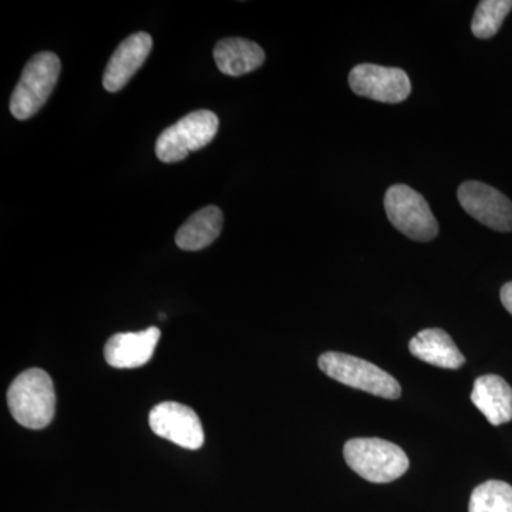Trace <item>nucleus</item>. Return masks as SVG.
Listing matches in <instances>:
<instances>
[{"label":"nucleus","instance_id":"nucleus-1","mask_svg":"<svg viewBox=\"0 0 512 512\" xmlns=\"http://www.w3.org/2000/svg\"><path fill=\"white\" fill-rule=\"evenodd\" d=\"M10 414L26 429H45L55 417L56 393L52 377L42 369L20 373L8 390Z\"/></svg>","mask_w":512,"mask_h":512},{"label":"nucleus","instance_id":"nucleus-2","mask_svg":"<svg viewBox=\"0 0 512 512\" xmlns=\"http://www.w3.org/2000/svg\"><path fill=\"white\" fill-rule=\"evenodd\" d=\"M346 464L366 481L387 484L404 476L410 461L403 448L376 437H357L343 448Z\"/></svg>","mask_w":512,"mask_h":512},{"label":"nucleus","instance_id":"nucleus-3","mask_svg":"<svg viewBox=\"0 0 512 512\" xmlns=\"http://www.w3.org/2000/svg\"><path fill=\"white\" fill-rule=\"evenodd\" d=\"M318 365L330 379L353 389L389 400L402 396V387L392 375L360 357L348 353L326 352L320 355Z\"/></svg>","mask_w":512,"mask_h":512},{"label":"nucleus","instance_id":"nucleus-4","mask_svg":"<svg viewBox=\"0 0 512 512\" xmlns=\"http://www.w3.org/2000/svg\"><path fill=\"white\" fill-rule=\"evenodd\" d=\"M62 63L52 52L33 56L23 69L18 86L10 97V111L18 120H29L45 106L59 80Z\"/></svg>","mask_w":512,"mask_h":512},{"label":"nucleus","instance_id":"nucleus-5","mask_svg":"<svg viewBox=\"0 0 512 512\" xmlns=\"http://www.w3.org/2000/svg\"><path fill=\"white\" fill-rule=\"evenodd\" d=\"M220 127L217 114L210 110H197L165 128L157 138L158 160L171 164L183 161L192 151L201 150L214 140Z\"/></svg>","mask_w":512,"mask_h":512},{"label":"nucleus","instance_id":"nucleus-6","mask_svg":"<svg viewBox=\"0 0 512 512\" xmlns=\"http://www.w3.org/2000/svg\"><path fill=\"white\" fill-rule=\"evenodd\" d=\"M384 208L394 228L417 242H429L439 234V224L420 192L407 185H393L384 197Z\"/></svg>","mask_w":512,"mask_h":512},{"label":"nucleus","instance_id":"nucleus-7","mask_svg":"<svg viewBox=\"0 0 512 512\" xmlns=\"http://www.w3.org/2000/svg\"><path fill=\"white\" fill-rule=\"evenodd\" d=\"M349 86L357 96L380 103H402L412 93V83L404 70L372 63L353 67Z\"/></svg>","mask_w":512,"mask_h":512},{"label":"nucleus","instance_id":"nucleus-8","mask_svg":"<svg viewBox=\"0 0 512 512\" xmlns=\"http://www.w3.org/2000/svg\"><path fill=\"white\" fill-rule=\"evenodd\" d=\"M151 430L161 439L187 450H198L204 444V429L191 407L175 402L157 404L150 412Z\"/></svg>","mask_w":512,"mask_h":512},{"label":"nucleus","instance_id":"nucleus-9","mask_svg":"<svg viewBox=\"0 0 512 512\" xmlns=\"http://www.w3.org/2000/svg\"><path fill=\"white\" fill-rule=\"evenodd\" d=\"M458 201L467 214L485 227L512 231V202L503 192L480 181H467L458 188Z\"/></svg>","mask_w":512,"mask_h":512},{"label":"nucleus","instance_id":"nucleus-10","mask_svg":"<svg viewBox=\"0 0 512 512\" xmlns=\"http://www.w3.org/2000/svg\"><path fill=\"white\" fill-rule=\"evenodd\" d=\"M153 49V37L148 33L137 32L120 43L113 53L103 76V86L107 92L116 93L123 89L134 74L143 67Z\"/></svg>","mask_w":512,"mask_h":512},{"label":"nucleus","instance_id":"nucleus-11","mask_svg":"<svg viewBox=\"0 0 512 512\" xmlns=\"http://www.w3.org/2000/svg\"><path fill=\"white\" fill-rule=\"evenodd\" d=\"M160 329L148 328L141 332L116 333L107 340L104 357L116 369H137L147 365L156 352Z\"/></svg>","mask_w":512,"mask_h":512},{"label":"nucleus","instance_id":"nucleus-12","mask_svg":"<svg viewBox=\"0 0 512 512\" xmlns=\"http://www.w3.org/2000/svg\"><path fill=\"white\" fill-rule=\"evenodd\" d=\"M409 350L421 362L441 369L457 370L466 363V357L451 336L439 328L421 330L410 340Z\"/></svg>","mask_w":512,"mask_h":512},{"label":"nucleus","instance_id":"nucleus-13","mask_svg":"<svg viewBox=\"0 0 512 512\" xmlns=\"http://www.w3.org/2000/svg\"><path fill=\"white\" fill-rule=\"evenodd\" d=\"M471 402L495 427L512 420V387L501 376L478 377L471 392Z\"/></svg>","mask_w":512,"mask_h":512},{"label":"nucleus","instance_id":"nucleus-14","mask_svg":"<svg viewBox=\"0 0 512 512\" xmlns=\"http://www.w3.org/2000/svg\"><path fill=\"white\" fill-rule=\"evenodd\" d=\"M214 59L222 74L239 77L261 67L265 62V52L251 40L228 37L215 46Z\"/></svg>","mask_w":512,"mask_h":512},{"label":"nucleus","instance_id":"nucleus-15","mask_svg":"<svg viewBox=\"0 0 512 512\" xmlns=\"http://www.w3.org/2000/svg\"><path fill=\"white\" fill-rule=\"evenodd\" d=\"M224 225V215L218 207L202 208L192 214L183 227L175 234V242L184 251H200L210 247L220 237Z\"/></svg>","mask_w":512,"mask_h":512},{"label":"nucleus","instance_id":"nucleus-16","mask_svg":"<svg viewBox=\"0 0 512 512\" xmlns=\"http://www.w3.org/2000/svg\"><path fill=\"white\" fill-rule=\"evenodd\" d=\"M468 512H512V485L490 480L471 494Z\"/></svg>","mask_w":512,"mask_h":512},{"label":"nucleus","instance_id":"nucleus-17","mask_svg":"<svg viewBox=\"0 0 512 512\" xmlns=\"http://www.w3.org/2000/svg\"><path fill=\"white\" fill-rule=\"evenodd\" d=\"M511 10L512 0H483L478 3V8L474 13L471 32L478 39H491L497 35Z\"/></svg>","mask_w":512,"mask_h":512},{"label":"nucleus","instance_id":"nucleus-18","mask_svg":"<svg viewBox=\"0 0 512 512\" xmlns=\"http://www.w3.org/2000/svg\"><path fill=\"white\" fill-rule=\"evenodd\" d=\"M501 302H503L504 308L512 315V282L505 284L501 288Z\"/></svg>","mask_w":512,"mask_h":512}]
</instances>
